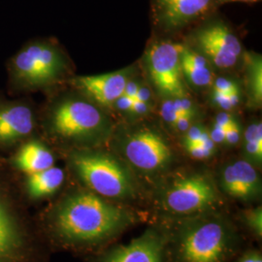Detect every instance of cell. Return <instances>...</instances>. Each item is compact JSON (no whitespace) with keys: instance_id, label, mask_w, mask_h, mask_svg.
Segmentation results:
<instances>
[{"instance_id":"obj_26","label":"cell","mask_w":262,"mask_h":262,"mask_svg":"<svg viewBox=\"0 0 262 262\" xmlns=\"http://www.w3.org/2000/svg\"><path fill=\"white\" fill-rule=\"evenodd\" d=\"M213 92L221 93V94H235L240 93L238 84L227 78H217L214 80L212 84Z\"/></svg>"},{"instance_id":"obj_20","label":"cell","mask_w":262,"mask_h":262,"mask_svg":"<svg viewBox=\"0 0 262 262\" xmlns=\"http://www.w3.org/2000/svg\"><path fill=\"white\" fill-rule=\"evenodd\" d=\"M247 63V82L250 97L255 105L262 100V59L260 56H249Z\"/></svg>"},{"instance_id":"obj_29","label":"cell","mask_w":262,"mask_h":262,"mask_svg":"<svg viewBox=\"0 0 262 262\" xmlns=\"http://www.w3.org/2000/svg\"><path fill=\"white\" fill-rule=\"evenodd\" d=\"M192 119H193V117L181 116V117L178 118V119L175 121V122L172 124V126H173V128H175V130L185 133V132L191 126V124H192Z\"/></svg>"},{"instance_id":"obj_35","label":"cell","mask_w":262,"mask_h":262,"mask_svg":"<svg viewBox=\"0 0 262 262\" xmlns=\"http://www.w3.org/2000/svg\"><path fill=\"white\" fill-rule=\"evenodd\" d=\"M11 216L12 215L10 214L7 207H6L5 203H4V201L0 197V220H5V219H8V217H11Z\"/></svg>"},{"instance_id":"obj_23","label":"cell","mask_w":262,"mask_h":262,"mask_svg":"<svg viewBox=\"0 0 262 262\" xmlns=\"http://www.w3.org/2000/svg\"><path fill=\"white\" fill-rule=\"evenodd\" d=\"M213 102L225 111H229L235 108L240 101V93L235 94H221L213 92Z\"/></svg>"},{"instance_id":"obj_22","label":"cell","mask_w":262,"mask_h":262,"mask_svg":"<svg viewBox=\"0 0 262 262\" xmlns=\"http://www.w3.org/2000/svg\"><path fill=\"white\" fill-rule=\"evenodd\" d=\"M243 222L249 229L258 238L262 234V209L261 207H255L244 211L242 214Z\"/></svg>"},{"instance_id":"obj_8","label":"cell","mask_w":262,"mask_h":262,"mask_svg":"<svg viewBox=\"0 0 262 262\" xmlns=\"http://www.w3.org/2000/svg\"><path fill=\"white\" fill-rule=\"evenodd\" d=\"M53 129L67 139H84L102 130L105 118L93 104L82 100L62 102L53 114Z\"/></svg>"},{"instance_id":"obj_3","label":"cell","mask_w":262,"mask_h":262,"mask_svg":"<svg viewBox=\"0 0 262 262\" xmlns=\"http://www.w3.org/2000/svg\"><path fill=\"white\" fill-rule=\"evenodd\" d=\"M77 175L93 192L106 199H134L137 189L130 172L121 161L101 151H79L71 157Z\"/></svg>"},{"instance_id":"obj_5","label":"cell","mask_w":262,"mask_h":262,"mask_svg":"<svg viewBox=\"0 0 262 262\" xmlns=\"http://www.w3.org/2000/svg\"><path fill=\"white\" fill-rule=\"evenodd\" d=\"M183 48V45L171 41H161L151 45L146 55L151 82L169 98L186 96L181 68Z\"/></svg>"},{"instance_id":"obj_6","label":"cell","mask_w":262,"mask_h":262,"mask_svg":"<svg viewBox=\"0 0 262 262\" xmlns=\"http://www.w3.org/2000/svg\"><path fill=\"white\" fill-rule=\"evenodd\" d=\"M122 150L131 166L146 174L164 171L173 159L168 143L150 129H140L130 134L122 143Z\"/></svg>"},{"instance_id":"obj_33","label":"cell","mask_w":262,"mask_h":262,"mask_svg":"<svg viewBox=\"0 0 262 262\" xmlns=\"http://www.w3.org/2000/svg\"><path fill=\"white\" fill-rule=\"evenodd\" d=\"M134 100H138L141 102H145V103H150L151 100V93H150V89L147 86H139V90L137 92V94L135 96Z\"/></svg>"},{"instance_id":"obj_1","label":"cell","mask_w":262,"mask_h":262,"mask_svg":"<svg viewBox=\"0 0 262 262\" xmlns=\"http://www.w3.org/2000/svg\"><path fill=\"white\" fill-rule=\"evenodd\" d=\"M135 223V215L94 192H77L56 211V231L72 243H99L120 234Z\"/></svg>"},{"instance_id":"obj_30","label":"cell","mask_w":262,"mask_h":262,"mask_svg":"<svg viewBox=\"0 0 262 262\" xmlns=\"http://www.w3.org/2000/svg\"><path fill=\"white\" fill-rule=\"evenodd\" d=\"M150 106H151L150 103H145V102H141L138 100H134L128 113H130L132 115H135V116H143V115H146L150 112Z\"/></svg>"},{"instance_id":"obj_17","label":"cell","mask_w":262,"mask_h":262,"mask_svg":"<svg viewBox=\"0 0 262 262\" xmlns=\"http://www.w3.org/2000/svg\"><path fill=\"white\" fill-rule=\"evenodd\" d=\"M63 181V170L55 166L30 174L28 179V193L32 198L51 195L61 187Z\"/></svg>"},{"instance_id":"obj_21","label":"cell","mask_w":262,"mask_h":262,"mask_svg":"<svg viewBox=\"0 0 262 262\" xmlns=\"http://www.w3.org/2000/svg\"><path fill=\"white\" fill-rule=\"evenodd\" d=\"M215 146L216 145L214 143V141L211 139L209 134L203 140L184 147L191 158L202 160L211 158L215 154Z\"/></svg>"},{"instance_id":"obj_24","label":"cell","mask_w":262,"mask_h":262,"mask_svg":"<svg viewBox=\"0 0 262 262\" xmlns=\"http://www.w3.org/2000/svg\"><path fill=\"white\" fill-rule=\"evenodd\" d=\"M209 135V130L201 124H191V126L184 133L183 145L187 146L190 144L198 143L203 140Z\"/></svg>"},{"instance_id":"obj_19","label":"cell","mask_w":262,"mask_h":262,"mask_svg":"<svg viewBox=\"0 0 262 262\" xmlns=\"http://www.w3.org/2000/svg\"><path fill=\"white\" fill-rule=\"evenodd\" d=\"M244 152L246 160L254 166L261 164L262 124L261 122L251 124L244 133Z\"/></svg>"},{"instance_id":"obj_34","label":"cell","mask_w":262,"mask_h":262,"mask_svg":"<svg viewBox=\"0 0 262 262\" xmlns=\"http://www.w3.org/2000/svg\"><path fill=\"white\" fill-rule=\"evenodd\" d=\"M238 262H262L261 254L258 252H249L245 253Z\"/></svg>"},{"instance_id":"obj_15","label":"cell","mask_w":262,"mask_h":262,"mask_svg":"<svg viewBox=\"0 0 262 262\" xmlns=\"http://www.w3.org/2000/svg\"><path fill=\"white\" fill-rule=\"evenodd\" d=\"M183 78L195 88L211 86L214 83V72L205 56L184 46L181 53Z\"/></svg>"},{"instance_id":"obj_10","label":"cell","mask_w":262,"mask_h":262,"mask_svg":"<svg viewBox=\"0 0 262 262\" xmlns=\"http://www.w3.org/2000/svg\"><path fill=\"white\" fill-rule=\"evenodd\" d=\"M220 0H151L152 19L159 28L175 31L210 16Z\"/></svg>"},{"instance_id":"obj_28","label":"cell","mask_w":262,"mask_h":262,"mask_svg":"<svg viewBox=\"0 0 262 262\" xmlns=\"http://www.w3.org/2000/svg\"><path fill=\"white\" fill-rule=\"evenodd\" d=\"M236 122L234 118L229 115L228 113L222 112L220 113L216 117H215V123L214 125L220 127V128H223L226 130L227 127H229L232 123H234Z\"/></svg>"},{"instance_id":"obj_31","label":"cell","mask_w":262,"mask_h":262,"mask_svg":"<svg viewBox=\"0 0 262 262\" xmlns=\"http://www.w3.org/2000/svg\"><path fill=\"white\" fill-rule=\"evenodd\" d=\"M133 101H134V100L129 98V97L122 95V96L114 103L113 106H115L117 109H119V110L122 111V112L128 113L129 112V110H130Z\"/></svg>"},{"instance_id":"obj_11","label":"cell","mask_w":262,"mask_h":262,"mask_svg":"<svg viewBox=\"0 0 262 262\" xmlns=\"http://www.w3.org/2000/svg\"><path fill=\"white\" fill-rule=\"evenodd\" d=\"M222 190L243 202H253L261 195V179L254 165L246 159L225 165L220 177Z\"/></svg>"},{"instance_id":"obj_7","label":"cell","mask_w":262,"mask_h":262,"mask_svg":"<svg viewBox=\"0 0 262 262\" xmlns=\"http://www.w3.org/2000/svg\"><path fill=\"white\" fill-rule=\"evenodd\" d=\"M193 38L201 55L221 69L236 66L242 54L240 40L222 19H210L197 29Z\"/></svg>"},{"instance_id":"obj_12","label":"cell","mask_w":262,"mask_h":262,"mask_svg":"<svg viewBox=\"0 0 262 262\" xmlns=\"http://www.w3.org/2000/svg\"><path fill=\"white\" fill-rule=\"evenodd\" d=\"M163 238L148 230L139 238L106 253L102 262H162Z\"/></svg>"},{"instance_id":"obj_4","label":"cell","mask_w":262,"mask_h":262,"mask_svg":"<svg viewBox=\"0 0 262 262\" xmlns=\"http://www.w3.org/2000/svg\"><path fill=\"white\" fill-rule=\"evenodd\" d=\"M158 200L165 213L183 219L214 212L220 197L213 182L196 173L170 182L160 191Z\"/></svg>"},{"instance_id":"obj_9","label":"cell","mask_w":262,"mask_h":262,"mask_svg":"<svg viewBox=\"0 0 262 262\" xmlns=\"http://www.w3.org/2000/svg\"><path fill=\"white\" fill-rule=\"evenodd\" d=\"M13 68L19 81L29 85H43L61 74L63 58L55 48L46 44L30 45L14 58Z\"/></svg>"},{"instance_id":"obj_14","label":"cell","mask_w":262,"mask_h":262,"mask_svg":"<svg viewBox=\"0 0 262 262\" xmlns=\"http://www.w3.org/2000/svg\"><path fill=\"white\" fill-rule=\"evenodd\" d=\"M33 114L27 106H0V142L12 143L19 140L33 130Z\"/></svg>"},{"instance_id":"obj_2","label":"cell","mask_w":262,"mask_h":262,"mask_svg":"<svg viewBox=\"0 0 262 262\" xmlns=\"http://www.w3.org/2000/svg\"><path fill=\"white\" fill-rule=\"evenodd\" d=\"M179 224L174 237L178 262H226L234 253V228L215 211L183 217Z\"/></svg>"},{"instance_id":"obj_36","label":"cell","mask_w":262,"mask_h":262,"mask_svg":"<svg viewBox=\"0 0 262 262\" xmlns=\"http://www.w3.org/2000/svg\"><path fill=\"white\" fill-rule=\"evenodd\" d=\"M260 0H220V4L222 3H229V2H244V3H253Z\"/></svg>"},{"instance_id":"obj_13","label":"cell","mask_w":262,"mask_h":262,"mask_svg":"<svg viewBox=\"0 0 262 262\" xmlns=\"http://www.w3.org/2000/svg\"><path fill=\"white\" fill-rule=\"evenodd\" d=\"M129 80V73L123 70L102 75L79 77L76 79L75 83L97 103L113 106L123 94Z\"/></svg>"},{"instance_id":"obj_25","label":"cell","mask_w":262,"mask_h":262,"mask_svg":"<svg viewBox=\"0 0 262 262\" xmlns=\"http://www.w3.org/2000/svg\"><path fill=\"white\" fill-rule=\"evenodd\" d=\"M160 115L162 119L166 122L170 123L171 125L175 122V121L183 116L181 113L179 112L177 107L175 106L173 98H169L165 100L162 105H161V110H160Z\"/></svg>"},{"instance_id":"obj_27","label":"cell","mask_w":262,"mask_h":262,"mask_svg":"<svg viewBox=\"0 0 262 262\" xmlns=\"http://www.w3.org/2000/svg\"><path fill=\"white\" fill-rule=\"evenodd\" d=\"M241 139V129L238 122H235L225 130V145L235 146Z\"/></svg>"},{"instance_id":"obj_16","label":"cell","mask_w":262,"mask_h":262,"mask_svg":"<svg viewBox=\"0 0 262 262\" xmlns=\"http://www.w3.org/2000/svg\"><path fill=\"white\" fill-rule=\"evenodd\" d=\"M14 162L17 168L30 175L54 166L55 158L42 143L30 141L20 148Z\"/></svg>"},{"instance_id":"obj_18","label":"cell","mask_w":262,"mask_h":262,"mask_svg":"<svg viewBox=\"0 0 262 262\" xmlns=\"http://www.w3.org/2000/svg\"><path fill=\"white\" fill-rule=\"evenodd\" d=\"M23 242L13 216L0 220V262H8L19 254Z\"/></svg>"},{"instance_id":"obj_32","label":"cell","mask_w":262,"mask_h":262,"mask_svg":"<svg viewBox=\"0 0 262 262\" xmlns=\"http://www.w3.org/2000/svg\"><path fill=\"white\" fill-rule=\"evenodd\" d=\"M139 86H140L139 83H137V82H135V81H132L130 79V80L127 82L126 85H125V89H124V92H123L122 95L127 96V97H129V98L134 100V99H135V96H136V94H137V92H138V90H139Z\"/></svg>"}]
</instances>
